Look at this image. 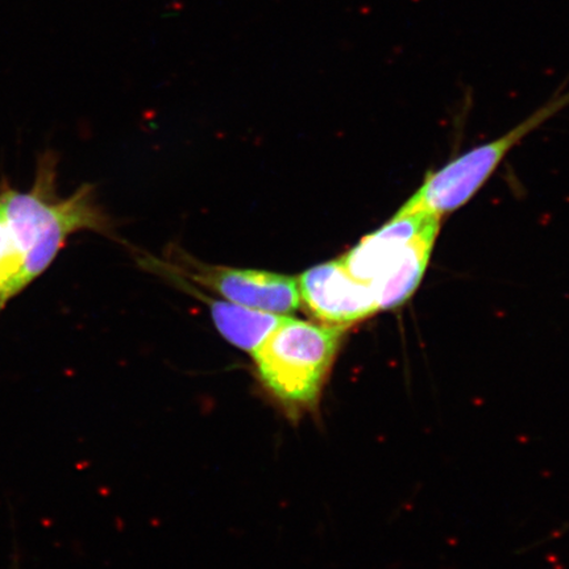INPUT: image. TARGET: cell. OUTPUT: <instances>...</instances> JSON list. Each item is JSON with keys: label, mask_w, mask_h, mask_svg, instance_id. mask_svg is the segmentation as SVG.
I'll return each instance as SVG.
<instances>
[{"label": "cell", "mask_w": 569, "mask_h": 569, "mask_svg": "<svg viewBox=\"0 0 569 569\" xmlns=\"http://www.w3.org/2000/svg\"><path fill=\"white\" fill-rule=\"evenodd\" d=\"M187 274L208 287L226 301L247 308L288 316L302 306L300 288L295 277L266 270L189 266Z\"/></svg>", "instance_id": "5"}, {"label": "cell", "mask_w": 569, "mask_h": 569, "mask_svg": "<svg viewBox=\"0 0 569 569\" xmlns=\"http://www.w3.org/2000/svg\"><path fill=\"white\" fill-rule=\"evenodd\" d=\"M217 329L231 345L253 352L287 316L270 315L229 301L206 300Z\"/></svg>", "instance_id": "6"}, {"label": "cell", "mask_w": 569, "mask_h": 569, "mask_svg": "<svg viewBox=\"0 0 569 569\" xmlns=\"http://www.w3.org/2000/svg\"><path fill=\"white\" fill-rule=\"evenodd\" d=\"M440 220L430 212L401 208L339 258L356 280L371 288L380 311L400 308L416 293L429 267Z\"/></svg>", "instance_id": "1"}, {"label": "cell", "mask_w": 569, "mask_h": 569, "mask_svg": "<svg viewBox=\"0 0 569 569\" xmlns=\"http://www.w3.org/2000/svg\"><path fill=\"white\" fill-rule=\"evenodd\" d=\"M345 332L339 327L283 317L252 352L262 386L291 415L315 409Z\"/></svg>", "instance_id": "2"}, {"label": "cell", "mask_w": 569, "mask_h": 569, "mask_svg": "<svg viewBox=\"0 0 569 569\" xmlns=\"http://www.w3.org/2000/svg\"><path fill=\"white\" fill-rule=\"evenodd\" d=\"M297 280L302 303L319 323L347 330L380 311L371 288L356 280L340 259L312 267Z\"/></svg>", "instance_id": "4"}, {"label": "cell", "mask_w": 569, "mask_h": 569, "mask_svg": "<svg viewBox=\"0 0 569 569\" xmlns=\"http://www.w3.org/2000/svg\"><path fill=\"white\" fill-rule=\"evenodd\" d=\"M569 102V94L553 99L503 137L472 149L460 158L431 172L403 210H421L439 218L457 211L471 199L492 174L505 156L525 137Z\"/></svg>", "instance_id": "3"}]
</instances>
